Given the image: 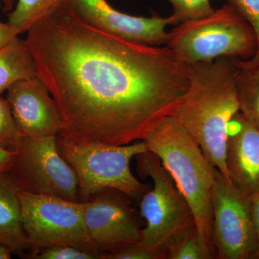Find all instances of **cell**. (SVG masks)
I'll list each match as a JSON object with an SVG mask.
<instances>
[{"instance_id": "cell-4", "label": "cell", "mask_w": 259, "mask_h": 259, "mask_svg": "<svg viewBox=\"0 0 259 259\" xmlns=\"http://www.w3.org/2000/svg\"><path fill=\"white\" fill-rule=\"evenodd\" d=\"M166 46L190 66L221 57L250 60L258 48L254 30L228 3L209 16L175 25Z\"/></svg>"}, {"instance_id": "cell-20", "label": "cell", "mask_w": 259, "mask_h": 259, "mask_svg": "<svg viewBox=\"0 0 259 259\" xmlns=\"http://www.w3.org/2000/svg\"><path fill=\"white\" fill-rule=\"evenodd\" d=\"M20 138L9 103L0 97V146L15 151Z\"/></svg>"}, {"instance_id": "cell-21", "label": "cell", "mask_w": 259, "mask_h": 259, "mask_svg": "<svg viewBox=\"0 0 259 259\" xmlns=\"http://www.w3.org/2000/svg\"><path fill=\"white\" fill-rule=\"evenodd\" d=\"M28 258L34 259H103V256L98 253L68 246L48 247L42 248L28 255Z\"/></svg>"}, {"instance_id": "cell-26", "label": "cell", "mask_w": 259, "mask_h": 259, "mask_svg": "<svg viewBox=\"0 0 259 259\" xmlns=\"http://www.w3.org/2000/svg\"><path fill=\"white\" fill-rule=\"evenodd\" d=\"M252 213H253V222H254L255 233H256L258 252L257 258H259V192L251 198Z\"/></svg>"}, {"instance_id": "cell-27", "label": "cell", "mask_w": 259, "mask_h": 259, "mask_svg": "<svg viewBox=\"0 0 259 259\" xmlns=\"http://www.w3.org/2000/svg\"><path fill=\"white\" fill-rule=\"evenodd\" d=\"M13 253L8 248L0 245V259H9L12 258Z\"/></svg>"}, {"instance_id": "cell-1", "label": "cell", "mask_w": 259, "mask_h": 259, "mask_svg": "<svg viewBox=\"0 0 259 259\" xmlns=\"http://www.w3.org/2000/svg\"><path fill=\"white\" fill-rule=\"evenodd\" d=\"M25 41L59 109V136L71 141H144L174 115L190 84L191 66L166 46L104 31L64 6L32 25Z\"/></svg>"}, {"instance_id": "cell-25", "label": "cell", "mask_w": 259, "mask_h": 259, "mask_svg": "<svg viewBox=\"0 0 259 259\" xmlns=\"http://www.w3.org/2000/svg\"><path fill=\"white\" fill-rule=\"evenodd\" d=\"M19 34L8 23L0 21V49L14 40Z\"/></svg>"}, {"instance_id": "cell-5", "label": "cell", "mask_w": 259, "mask_h": 259, "mask_svg": "<svg viewBox=\"0 0 259 259\" xmlns=\"http://www.w3.org/2000/svg\"><path fill=\"white\" fill-rule=\"evenodd\" d=\"M56 144L77 178L79 202H86L105 189L120 191L136 199H141L148 190L130 167L133 158L148 151L144 141L115 146L79 142L57 136Z\"/></svg>"}, {"instance_id": "cell-19", "label": "cell", "mask_w": 259, "mask_h": 259, "mask_svg": "<svg viewBox=\"0 0 259 259\" xmlns=\"http://www.w3.org/2000/svg\"><path fill=\"white\" fill-rule=\"evenodd\" d=\"M173 8L170 15L172 25L199 20L212 14L214 11L210 0H168Z\"/></svg>"}, {"instance_id": "cell-7", "label": "cell", "mask_w": 259, "mask_h": 259, "mask_svg": "<svg viewBox=\"0 0 259 259\" xmlns=\"http://www.w3.org/2000/svg\"><path fill=\"white\" fill-rule=\"evenodd\" d=\"M22 222L28 238V255L48 247L68 245L98 253L89 236L84 219V202L20 190Z\"/></svg>"}, {"instance_id": "cell-11", "label": "cell", "mask_w": 259, "mask_h": 259, "mask_svg": "<svg viewBox=\"0 0 259 259\" xmlns=\"http://www.w3.org/2000/svg\"><path fill=\"white\" fill-rule=\"evenodd\" d=\"M64 6L85 23L100 30L154 47L166 46V28L173 25L169 16L154 14L146 18L126 14L107 0H65Z\"/></svg>"}, {"instance_id": "cell-18", "label": "cell", "mask_w": 259, "mask_h": 259, "mask_svg": "<svg viewBox=\"0 0 259 259\" xmlns=\"http://www.w3.org/2000/svg\"><path fill=\"white\" fill-rule=\"evenodd\" d=\"M213 249L201 236L196 225L168 246L166 258H212Z\"/></svg>"}, {"instance_id": "cell-14", "label": "cell", "mask_w": 259, "mask_h": 259, "mask_svg": "<svg viewBox=\"0 0 259 259\" xmlns=\"http://www.w3.org/2000/svg\"><path fill=\"white\" fill-rule=\"evenodd\" d=\"M20 190L10 173L0 175V245L24 257L30 247L22 222Z\"/></svg>"}, {"instance_id": "cell-23", "label": "cell", "mask_w": 259, "mask_h": 259, "mask_svg": "<svg viewBox=\"0 0 259 259\" xmlns=\"http://www.w3.org/2000/svg\"><path fill=\"white\" fill-rule=\"evenodd\" d=\"M228 3L233 5L250 24L256 35V54L250 60L251 64L259 63V0H228Z\"/></svg>"}, {"instance_id": "cell-6", "label": "cell", "mask_w": 259, "mask_h": 259, "mask_svg": "<svg viewBox=\"0 0 259 259\" xmlns=\"http://www.w3.org/2000/svg\"><path fill=\"white\" fill-rule=\"evenodd\" d=\"M137 171L151 179L152 188L140 202V214L146 221L141 243L168 249L181 236L196 226L190 204L159 158L146 151L136 156Z\"/></svg>"}, {"instance_id": "cell-28", "label": "cell", "mask_w": 259, "mask_h": 259, "mask_svg": "<svg viewBox=\"0 0 259 259\" xmlns=\"http://www.w3.org/2000/svg\"><path fill=\"white\" fill-rule=\"evenodd\" d=\"M0 3L6 11H11L14 7L15 0H0Z\"/></svg>"}, {"instance_id": "cell-9", "label": "cell", "mask_w": 259, "mask_h": 259, "mask_svg": "<svg viewBox=\"0 0 259 259\" xmlns=\"http://www.w3.org/2000/svg\"><path fill=\"white\" fill-rule=\"evenodd\" d=\"M212 244L221 259L257 258L251 198L216 171L212 194Z\"/></svg>"}, {"instance_id": "cell-22", "label": "cell", "mask_w": 259, "mask_h": 259, "mask_svg": "<svg viewBox=\"0 0 259 259\" xmlns=\"http://www.w3.org/2000/svg\"><path fill=\"white\" fill-rule=\"evenodd\" d=\"M166 255L165 248L147 246L140 243L107 253L104 259H163L166 258Z\"/></svg>"}, {"instance_id": "cell-17", "label": "cell", "mask_w": 259, "mask_h": 259, "mask_svg": "<svg viewBox=\"0 0 259 259\" xmlns=\"http://www.w3.org/2000/svg\"><path fill=\"white\" fill-rule=\"evenodd\" d=\"M65 0H17L8 23L20 34L64 6Z\"/></svg>"}, {"instance_id": "cell-12", "label": "cell", "mask_w": 259, "mask_h": 259, "mask_svg": "<svg viewBox=\"0 0 259 259\" xmlns=\"http://www.w3.org/2000/svg\"><path fill=\"white\" fill-rule=\"evenodd\" d=\"M7 100L23 137L57 136L61 118L55 100L37 76L20 80L7 90Z\"/></svg>"}, {"instance_id": "cell-13", "label": "cell", "mask_w": 259, "mask_h": 259, "mask_svg": "<svg viewBox=\"0 0 259 259\" xmlns=\"http://www.w3.org/2000/svg\"><path fill=\"white\" fill-rule=\"evenodd\" d=\"M226 163L232 183L250 198L259 192V130L241 112L228 127Z\"/></svg>"}, {"instance_id": "cell-24", "label": "cell", "mask_w": 259, "mask_h": 259, "mask_svg": "<svg viewBox=\"0 0 259 259\" xmlns=\"http://www.w3.org/2000/svg\"><path fill=\"white\" fill-rule=\"evenodd\" d=\"M16 151L0 146V175L10 173L14 165Z\"/></svg>"}, {"instance_id": "cell-15", "label": "cell", "mask_w": 259, "mask_h": 259, "mask_svg": "<svg viewBox=\"0 0 259 259\" xmlns=\"http://www.w3.org/2000/svg\"><path fill=\"white\" fill-rule=\"evenodd\" d=\"M35 76V64L25 40L17 37L0 49V94L13 83Z\"/></svg>"}, {"instance_id": "cell-10", "label": "cell", "mask_w": 259, "mask_h": 259, "mask_svg": "<svg viewBox=\"0 0 259 259\" xmlns=\"http://www.w3.org/2000/svg\"><path fill=\"white\" fill-rule=\"evenodd\" d=\"M131 199L120 191L105 189L84 202L89 236L105 255L141 243L143 228Z\"/></svg>"}, {"instance_id": "cell-16", "label": "cell", "mask_w": 259, "mask_h": 259, "mask_svg": "<svg viewBox=\"0 0 259 259\" xmlns=\"http://www.w3.org/2000/svg\"><path fill=\"white\" fill-rule=\"evenodd\" d=\"M237 91L240 112L259 130V63L238 61Z\"/></svg>"}, {"instance_id": "cell-8", "label": "cell", "mask_w": 259, "mask_h": 259, "mask_svg": "<svg viewBox=\"0 0 259 259\" xmlns=\"http://www.w3.org/2000/svg\"><path fill=\"white\" fill-rule=\"evenodd\" d=\"M56 137L21 136L10 174L22 190L79 202L77 178L59 153Z\"/></svg>"}, {"instance_id": "cell-2", "label": "cell", "mask_w": 259, "mask_h": 259, "mask_svg": "<svg viewBox=\"0 0 259 259\" xmlns=\"http://www.w3.org/2000/svg\"><path fill=\"white\" fill-rule=\"evenodd\" d=\"M239 60L221 57L191 66L190 84L173 115L228 180V127L240 112L237 91Z\"/></svg>"}, {"instance_id": "cell-3", "label": "cell", "mask_w": 259, "mask_h": 259, "mask_svg": "<svg viewBox=\"0 0 259 259\" xmlns=\"http://www.w3.org/2000/svg\"><path fill=\"white\" fill-rule=\"evenodd\" d=\"M190 204L201 236L212 244V194L215 168L173 115L165 117L144 140Z\"/></svg>"}]
</instances>
